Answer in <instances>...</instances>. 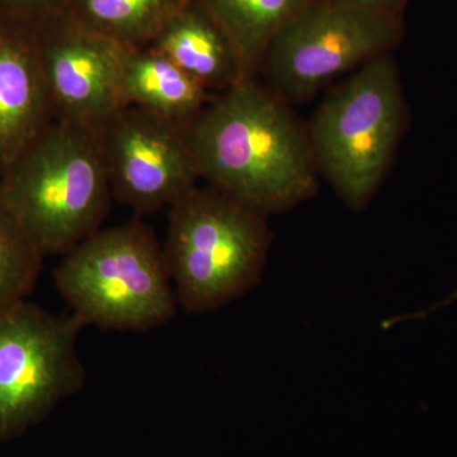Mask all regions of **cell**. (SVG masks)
Listing matches in <instances>:
<instances>
[{
  "label": "cell",
  "instance_id": "obj_1",
  "mask_svg": "<svg viewBox=\"0 0 457 457\" xmlns=\"http://www.w3.org/2000/svg\"><path fill=\"white\" fill-rule=\"evenodd\" d=\"M185 132L201 179L266 218L317 192L308 134L257 78L215 93Z\"/></svg>",
  "mask_w": 457,
  "mask_h": 457
},
{
  "label": "cell",
  "instance_id": "obj_2",
  "mask_svg": "<svg viewBox=\"0 0 457 457\" xmlns=\"http://www.w3.org/2000/svg\"><path fill=\"white\" fill-rule=\"evenodd\" d=\"M0 197L44 257L68 253L102 228L113 198L96 131L51 123L0 174Z\"/></svg>",
  "mask_w": 457,
  "mask_h": 457
},
{
  "label": "cell",
  "instance_id": "obj_3",
  "mask_svg": "<svg viewBox=\"0 0 457 457\" xmlns=\"http://www.w3.org/2000/svg\"><path fill=\"white\" fill-rule=\"evenodd\" d=\"M54 282L83 327L147 332L170 323L179 305L163 245L139 216L62 255Z\"/></svg>",
  "mask_w": 457,
  "mask_h": 457
},
{
  "label": "cell",
  "instance_id": "obj_4",
  "mask_svg": "<svg viewBox=\"0 0 457 457\" xmlns=\"http://www.w3.org/2000/svg\"><path fill=\"white\" fill-rule=\"evenodd\" d=\"M270 240L266 216L210 186L189 191L170 207L163 245L179 305L201 314L248 293Z\"/></svg>",
  "mask_w": 457,
  "mask_h": 457
},
{
  "label": "cell",
  "instance_id": "obj_5",
  "mask_svg": "<svg viewBox=\"0 0 457 457\" xmlns=\"http://www.w3.org/2000/svg\"><path fill=\"white\" fill-rule=\"evenodd\" d=\"M404 99L393 57H376L319 106L308 139L318 171L352 209H362L392 163Z\"/></svg>",
  "mask_w": 457,
  "mask_h": 457
},
{
  "label": "cell",
  "instance_id": "obj_6",
  "mask_svg": "<svg viewBox=\"0 0 457 457\" xmlns=\"http://www.w3.org/2000/svg\"><path fill=\"white\" fill-rule=\"evenodd\" d=\"M402 32L400 16L318 0L276 33L260 73L279 98L303 102L333 78L389 54Z\"/></svg>",
  "mask_w": 457,
  "mask_h": 457
},
{
  "label": "cell",
  "instance_id": "obj_7",
  "mask_svg": "<svg viewBox=\"0 0 457 457\" xmlns=\"http://www.w3.org/2000/svg\"><path fill=\"white\" fill-rule=\"evenodd\" d=\"M82 328L73 314H53L27 300L0 314V442L22 435L83 389Z\"/></svg>",
  "mask_w": 457,
  "mask_h": 457
},
{
  "label": "cell",
  "instance_id": "obj_8",
  "mask_svg": "<svg viewBox=\"0 0 457 457\" xmlns=\"http://www.w3.org/2000/svg\"><path fill=\"white\" fill-rule=\"evenodd\" d=\"M95 131L114 200L139 218L170 209L197 187L201 177L185 128L125 104Z\"/></svg>",
  "mask_w": 457,
  "mask_h": 457
},
{
  "label": "cell",
  "instance_id": "obj_9",
  "mask_svg": "<svg viewBox=\"0 0 457 457\" xmlns=\"http://www.w3.org/2000/svg\"><path fill=\"white\" fill-rule=\"evenodd\" d=\"M55 121L96 129L123 106L119 66L123 49L68 12L33 25Z\"/></svg>",
  "mask_w": 457,
  "mask_h": 457
},
{
  "label": "cell",
  "instance_id": "obj_10",
  "mask_svg": "<svg viewBox=\"0 0 457 457\" xmlns=\"http://www.w3.org/2000/svg\"><path fill=\"white\" fill-rule=\"evenodd\" d=\"M54 121L33 26L0 16V174Z\"/></svg>",
  "mask_w": 457,
  "mask_h": 457
},
{
  "label": "cell",
  "instance_id": "obj_11",
  "mask_svg": "<svg viewBox=\"0 0 457 457\" xmlns=\"http://www.w3.org/2000/svg\"><path fill=\"white\" fill-rule=\"evenodd\" d=\"M119 92L123 106L141 108L180 128H187L215 95L150 46L123 49Z\"/></svg>",
  "mask_w": 457,
  "mask_h": 457
},
{
  "label": "cell",
  "instance_id": "obj_12",
  "mask_svg": "<svg viewBox=\"0 0 457 457\" xmlns=\"http://www.w3.org/2000/svg\"><path fill=\"white\" fill-rule=\"evenodd\" d=\"M147 46L212 93L248 79L227 35L192 0L164 23Z\"/></svg>",
  "mask_w": 457,
  "mask_h": 457
},
{
  "label": "cell",
  "instance_id": "obj_13",
  "mask_svg": "<svg viewBox=\"0 0 457 457\" xmlns=\"http://www.w3.org/2000/svg\"><path fill=\"white\" fill-rule=\"evenodd\" d=\"M227 35L243 71L257 78L270 42L297 13L318 0H192Z\"/></svg>",
  "mask_w": 457,
  "mask_h": 457
},
{
  "label": "cell",
  "instance_id": "obj_14",
  "mask_svg": "<svg viewBox=\"0 0 457 457\" xmlns=\"http://www.w3.org/2000/svg\"><path fill=\"white\" fill-rule=\"evenodd\" d=\"M189 0H71L68 13L126 49L145 47Z\"/></svg>",
  "mask_w": 457,
  "mask_h": 457
},
{
  "label": "cell",
  "instance_id": "obj_15",
  "mask_svg": "<svg viewBox=\"0 0 457 457\" xmlns=\"http://www.w3.org/2000/svg\"><path fill=\"white\" fill-rule=\"evenodd\" d=\"M44 258L0 197V314L27 300Z\"/></svg>",
  "mask_w": 457,
  "mask_h": 457
},
{
  "label": "cell",
  "instance_id": "obj_16",
  "mask_svg": "<svg viewBox=\"0 0 457 457\" xmlns=\"http://www.w3.org/2000/svg\"><path fill=\"white\" fill-rule=\"evenodd\" d=\"M71 0H0V16L26 25L68 11Z\"/></svg>",
  "mask_w": 457,
  "mask_h": 457
},
{
  "label": "cell",
  "instance_id": "obj_17",
  "mask_svg": "<svg viewBox=\"0 0 457 457\" xmlns=\"http://www.w3.org/2000/svg\"><path fill=\"white\" fill-rule=\"evenodd\" d=\"M330 4L350 5L371 11L384 12V13L400 16V12L404 8L407 0H321Z\"/></svg>",
  "mask_w": 457,
  "mask_h": 457
},
{
  "label": "cell",
  "instance_id": "obj_18",
  "mask_svg": "<svg viewBox=\"0 0 457 457\" xmlns=\"http://www.w3.org/2000/svg\"><path fill=\"white\" fill-rule=\"evenodd\" d=\"M457 299V288H456V291L455 293H453V295H451V296L449 297V299H446L445 300V302H442L440 303V305L438 306H445V305H449V303H453V300Z\"/></svg>",
  "mask_w": 457,
  "mask_h": 457
}]
</instances>
